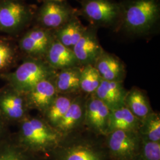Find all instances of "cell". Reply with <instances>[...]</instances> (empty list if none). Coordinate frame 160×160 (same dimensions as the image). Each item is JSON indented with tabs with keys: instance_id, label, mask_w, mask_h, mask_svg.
Segmentation results:
<instances>
[{
	"instance_id": "8992f818",
	"label": "cell",
	"mask_w": 160,
	"mask_h": 160,
	"mask_svg": "<svg viewBox=\"0 0 160 160\" xmlns=\"http://www.w3.org/2000/svg\"><path fill=\"white\" fill-rule=\"evenodd\" d=\"M65 1L45 0L34 14L36 26L55 31L77 16V12Z\"/></svg>"
},
{
	"instance_id": "52a82bcc",
	"label": "cell",
	"mask_w": 160,
	"mask_h": 160,
	"mask_svg": "<svg viewBox=\"0 0 160 160\" xmlns=\"http://www.w3.org/2000/svg\"><path fill=\"white\" fill-rule=\"evenodd\" d=\"M54 38L53 31L36 25L22 36L18 41V48L28 58L45 59Z\"/></svg>"
},
{
	"instance_id": "7402d4cb",
	"label": "cell",
	"mask_w": 160,
	"mask_h": 160,
	"mask_svg": "<svg viewBox=\"0 0 160 160\" xmlns=\"http://www.w3.org/2000/svg\"><path fill=\"white\" fill-rule=\"evenodd\" d=\"M72 100L69 97L58 95L45 113L47 122L55 128L67 112Z\"/></svg>"
},
{
	"instance_id": "ffe728a7",
	"label": "cell",
	"mask_w": 160,
	"mask_h": 160,
	"mask_svg": "<svg viewBox=\"0 0 160 160\" xmlns=\"http://www.w3.org/2000/svg\"><path fill=\"white\" fill-rule=\"evenodd\" d=\"M125 106L141 121L152 112L147 97L136 88L127 92Z\"/></svg>"
},
{
	"instance_id": "e0dca14e",
	"label": "cell",
	"mask_w": 160,
	"mask_h": 160,
	"mask_svg": "<svg viewBox=\"0 0 160 160\" xmlns=\"http://www.w3.org/2000/svg\"><path fill=\"white\" fill-rule=\"evenodd\" d=\"M87 28V27L81 23L77 16L53 31V33L55 38L61 43L72 49L81 39Z\"/></svg>"
},
{
	"instance_id": "f1b7e54d",
	"label": "cell",
	"mask_w": 160,
	"mask_h": 160,
	"mask_svg": "<svg viewBox=\"0 0 160 160\" xmlns=\"http://www.w3.org/2000/svg\"><path fill=\"white\" fill-rule=\"evenodd\" d=\"M52 1H65L66 0H52Z\"/></svg>"
},
{
	"instance_id": "30bf717a",
	"label": "cell",
	"mask_w": 160,
	"mask_h": 160,
	"mask_svg": "<svg viewBox=\"0 0 160 160\" xmlns=\"http://www.w3.org/2000/svg\"><path fill=\"white\" fill-rule=\"evenodd\" d=\"M28 108L24 94L10 86L0 92V117L8 121H18L25 118Z\"/></svg>"
},
{
	"instance_id": "cb8c5ba5",
	"label": "cell",
	"mask_w": 160,
	"mask_h": 160,
	"mask_svg": "<svg viewBox=\"0 0 160 160\" xmlns=\"http://www.w3.org/2000/svg\"><path fill=\"white\" fill-rule=\"evenodd\" d=\"M102 77L92 65L81 68L80 74V89L88 94H94L100 85Z\"/></svg>"
},
{
	"instance_id": "9a60e30c",
	"label": "cell",
	"mask_w": 160,
	"mask_h": 160,
	"mask_svg": "<svg viewBox=\"0 0 160 160\" xmlns=\"http://www.w3.org/2000/svg\"><path fill=\"white\" fill-rule=\"evenodd\" d=\"M93 66L103 80L122 81L125 75V67L120 59L104 51Z\"/></svg>"
},
{
	"instance_id": "4316f807",
	"label": "cell",
	"mask_w": 160,
	"mask_h": 160,
	"mask_svg": "<svg viewBox=\"0 0 160 160\" xmlns=\"http://www.w3.org/2000/svg\"><path fill=\"white\" fill-rule=\"evenodd\" d=\"M0 160H28L20 152L8 149L0 151Z\"/></svg>"
},
{
	"instance_id": "6da1fadb",
	"label": "cell",
	"mask_w": 160,
	"mask_h": 160,
	"mask_svg": "<svg viewBox=\"0 0 160 160\" xmlns=\"http://www.w3.org/2000/svg\"><path fill=\"white\" fill-rule=\"evenodd\" d=\"M116 29L133 36H145L157 26L160 17L159 0H123Z\"/></svg>"
},
{
	"instance_id": "603a6c76",
	"label": "cell",
	"mask_w": 160,
	"mask_h": 160,
	"mask_svg": "<svg viewBox=\"0 0 160 160\" xmlns=\"http://www.w3.org/2000/svg\"><path fill=\"white\" fill-rule=\"evenodd\" d=\"M138 132L142 138L150 141L160 142V115L152 112L141 121Z\"/></svg>"
},
{
	"instance_id": "3957f363",
	"label": "cell",
	"mask_w": 160,
	"mask_h": 160,
	"mask_svg": "<svg viewBox=\"0 0 160 160\" xmlns=\"http://www.w3.org/2000/svg\"><path fill=\"white\" fill-rule=\"evenodd\" d=\"M19 134L23 144L37 150H44L57 145L62 137L60 132L46 121L37 118L22 120Z\"/></svg>"
},
{
	"instance_id": "2e32d148",
	"label": "cell",
	"mask_w": 160,
	"mask_h": 160,
	"mask_svg": "<svg viewBox=\"0 0 160 160\" xmlns=\"http://www.w3.org/2000/svg\"><path fill=\"white\" fill-rule=\"evenodd\" d=\"M140 124L141 120L124 106L110 111L107 134L118 130L138 131Z\"/></svg>"
},
{
	"instance_id": "d4e9b609",
	"label": "cell",
	"mask_w": 160,
	"mask_h": 160,
	"mask_svg": "<svg viewBox=\"0 0 160 160\" xmlns=\"http://www.w3.org/2000/svg\"><path fill=\"white\" fill-rule=\"evenodd\" d=\"M16 49L11 40L0 37V72L9 68L16 59Z\"/></svg>"
},
{
	"instance_id": "44dd1931",
	"label": "cell",
	"mask_w": 160,
	"mask_h": 160,
	"mask_svg": "<svg viewBox=\"0 0 160 160\" xmlns=\"http://www.w3.org/2000/svg\"><path fill=\"white\" fill-rule=\"evenodd\" d=\"M102 152L88 145H78L67 149L57 160H103Z\"/></svg>"
},
{
	"instance_id": "83f0119b",
	"label": "cell",
	"mask_w": 160,
	"mask_h": 160,
	"mask_svg": "<svg viewBox=\"0 0 160 160\" xmlns=\"http://www.w3.org/2000/svg\"><path fill=\"white\" fill-rule=\"evenodd\" d=\"M2 134V122L1 120V117H0V138L1 137Z\"/></svg>"
},
{
	"instance_id": "7c38bea8",
	"label": "cell",
	"mask_w": 160,
	"mask_h": 160,
	"mask_svg": "<svg viewBox=\"0 0 160 160\" xmlns=\"http://www.w3.org/2000/svg\"><path fill=\"white\" fill-rule=\"evenodd\" d=\"M52 78L42 80L25 94L28 108L45 113L58 96V92Z\"/></svg>"
},
{
	"instance_id": "ac0fdd59",
	"label": "cell",
	"mask_w": 160,
	"mask_h": 160,
	"mask_svg": "<svg viewBox=\"0 0 160 160\" xmlns=\"http://www.w3.org/2000/svg\"><path fill=\"white\" fill-rule=\"evenodd\" d=\"M81 70L79 67H74L60 70L56 74L53 82L58 92L67 94L80 89Z\"/></svg>"
},
{
	"instance_id": "4fadbf2b",
	"label": "cell",
	"mask_w": 160,
	"mask_h": 160,
	"mask_svg": "<svg viewBox=\"0 0 160 160\" xmlns=\"http://www.w3.org/2000/svg\"><path fill=\"white\" fill-rule=\"evenodd\" d=\"M126 92L122 81H108L102 79L94 97L100 100L110 110L125 106Z\"/></svg>"
},
{
	"instance_id": "8fae6325",
	"label": "cell",
	"mask_w": 160,
	"mask_h": 160,
	"mask_svg": "<svg viewBox=\"0 0 160 160\" xmlns=\"http://www.w3.org/2000/svg\"><path fill=\"white\" fill-rule=\"evenodd\" d=\"M110 111L100 100L92 97L85 106L84 119L86 125L101 135L107 134Z\"/></svg>"
},
{
	"instance_id": "5bb4252c",
	"label": "cell",
	"mask_w": 160,
	"mask_h": 160,
	"mask_svg": "<svg viewBox=\"0 0 160 160\" xmlns=\"http://www.w3.org/2000/svg\"><path fill=\"white\" fill-rule=\"evenodd\" d=\"M45 61L56 71L80 65L72 49L63 45L55 38L47 51Z\"/></svg>"
},
{
	"instance_id": "9c48e42d",
	"label": "cell",
	"mask_w": 160,
	"mask_h": 160,
	"mask_svg": "<svg viewBox=\"0 0 160 160\" xmlns=\"http://www.w3.org/2000/svg\"><path fill=\"white\" fill-rule=\"evenodd\" d=\"M72 49L80 65H93L104 51L97 38V28L91 26L87 27L84 33Z\"/></svg>"
},
{
	"instance_id": "277c9868",
	"label": "cell",
	"mask_w": 160,
	"mask_h": 160,
	"mask_svg": "<svg viewBox=\"0 0 160 160\" xmlns=\"http://www.w3.org/2000/svg\"><path fill=\"white\" fill-rule=\"evenodd\" d=\"M35 12L24 0H0V32L17 36L29 27Z\"/></svg>"
},
{
	"instance_id": "5b68a950",
	"label": "cell",
	"mask_w": 160,
	"mask_h": 160,
	"mask_svg": "<svg viewBox=\"0 0 160 160\" xmlns=\"http://www.w3.org/2000/svg\"><path fill=\"white\" fill-rule=\"evenodd\" d=\"M81 13L91 26L117 28L120 16V4L114 0H81Z\"/></svg>"
},
{
	"instance_id": "484cf974",
	"label": "cell",
	"mask_w": 160,
	"mask_h": 160,
	"mask_svg": "<svg viewBox=\"0 0 160 160\" xmlns=\"http://www.w3.org/2000/svg\"><path fill=\"white\" fill-rule=\"evenodd\" d=\"M142 160H160V142L141 137L139 148Z\"/></svg>"
},
{
	"instance_id": "d6986e66",
	"label": "cell",
	"mask_w": 160,
	"mask_h": 160,
	"mask_svg": "<svg viewBox=\"0 0 160 160\" xmlns=\"http://www.w3.org/2000/svg\"><path fill=\"white\" fill-rule=\"evenodd\" d=\"M85 106L81 99L77 98L73 100L67 112L55 129L61 133L74 129L84 119Z\"/></svg>"
},
{
	"instance_id": "ba28073f",
	"label": "cell",
	"mask_w": 160,
	"mask_h": 160,
	"mask_svg": "<svg viewBox=\"0 0 160 160\" xmlns=\"http://www.w3.org/2000/svg\"><path fill=\"white\" fill-rule=\"evenodd\" d=\"M108 135L109 150L117 159L131 160L137 153L141 141L138 131L118 130Z\"/></svg>"
},
{
	"instance_id": "7a4b0ae2",
	"label": "cell",
	"mask_w": 160,
	"mask_h": 160,
	"mask_svg": "<svg viewBox=\"0 0 160 160\" xmlns=\"http://www.w3.org/2000/svg\"><path fill=\"white\" fill-rule=\"evenodd\" d=\"M56 71L45 59L28 58L14 71L2 76L11 87L25 94L39 82L55 77Z\"/></svg>"
}]
</instances>
